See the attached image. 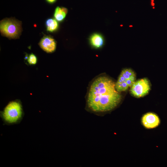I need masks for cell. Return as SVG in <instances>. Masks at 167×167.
Wrapping results in <instances>:
<instances>
[{
	"instance_id": "8fae6325",
	"label": "cell",
	"mask_w": 167,
	"mask_h": 167,
	"mask_svg": "<svg viewBox=\"0 0 167 167\" xmlns=\"http://www.w3.org/2000/svg\"><path fill=\"white\" fill-rule=\"evenodd\" d=\"M128 87L129 86L126 82H116L115 84V88L118 92L125 91L128 89Z\"/></svg>"
},
{
	"instance_id": "8992f818",
	"label": "cell",
	"mask_w": 167,
	"mask_h": 167,
	"mask_svg": "<svg viewBox=\"0 0 167 167\" xmlns=\"http://www.w3.org/2000/svg\"><path fill=\"white\" fill-rule=\"evenodd\" d=\"M39 45L47 53H52L56 48V43L54 40L49 36L43 37L41 40Z\"/></svg>"
},
{
	"instance_id": "7a4b0ae2",
	"label": "cell",
	"mask_w": 167,
	"mask_h": 167,
	"mask_svg": "<svg viewBox=\"0 0 167 167\" xmlns=\"http://www.w3.org/2000/svg\"><path fill=\"white\" fill-rule=\"evenodd\" d=\"M22 114L21 104L18 101H13L10 102L5 108L2 117L6 123L13 124L21 119Z\"/></svg>"
},
{
	"instance_id": "277c9868",
	"label": "cell",
	"mask_w": 167,
	"mask_h": 167,
	"mask_svg": "<svg viewBox=\"0 0 167 167\" xmlns=\"http://www.w3.org/2000/svg\"><path fill=\"white\" fill-rule=\"evenodd\" d=\"M148 80L143 78L135 81L131 87L130 92L134 96L139 98L146 95L150 90Z\"/></svg>"
},
{
	"instance_id": "52a82bcc",
	"label": "cell",
	"mask_w": 167,
	"mask_h": 167,
	"mask_svg": "<svg viewBox=\"0 0 167 167\" xmlns=\"http://www.w3.org/2000/svg\"><path fill=\"white\" fill-rule=\"evenodd\" d=\"M90 41L91 45L94 47L98 48L101 47L104 44V38L98 33L93 34L90 37Z\"/></svg>"
},
{
	"instance_id": "4fadbf2b",
	"label": "cell",
	"mask_w": 167,
	"mask_h": 167,
	"mask_svg": "<svg viewBox=\"0 0 167 167\" xmlns=\"http://www.w3.org/2000/svg\"><path fill=\"white\" fill-rule=\"evenodd\" d=\"M135 79H130L126 80V82L129 86L131 87L135 82Z\"/></svg>"
},
{
	"instance_id": "30bf717a",
	"label": "cell",
	"mask_w": 167,
	"mask_h": 167,
	"mask_svg": "<svg viewBox=\"0 0 167 167\" xmlns=\"http://www.w3.org/2000/svg\"><path fill=\"white\" fill-rule=\"evenodd\" d=\"M120 75L126 80L130 79H135V75L134 71L131 69H126L123 70Z\"/></svg>"
},
{
	"instance_id": "9c48e42d",
	"label": "cell",
	"mask_w": 167,
	"mask_h": 167,
	"mask_svg": "<svg viewBox=\"0 0 167 167\" xmlns=\"http://www.w3.org/2000/svg\"><path fill=\"white\" fill-rule=\"evenodd\" d=\"M66 14L61 9V7L57 6L55 9L54 16L55 19L58 21H62L64 19Z\"/></svg>"
},
{
	"instance_id": "7c38bea8",
	"label": "cell",
	"mask_w": 167,
	"mask_h": 167,
	"mask_svg": "<svg viewBox=\"0 0 167 167\" xmlns=\"http://www.w3.org/2000/svg\"><path fill=\"white\" fill-rule=\"evenodd\" d=\"M28 61L30 64H35L37 62V58L36 56L33 54H31L29 56Z\"/></svg>"
},
{
	"instance_id": "2e32d148",
	"label": "cell",
	"mask_w": 167,
	"mask_h": 167,
	"mask_svg": "<svg viewBox=\"0 0 167 167\" xmlns=\"http://www.w3.org/2000/svg\"><path fill=\"white\" fill-rule=\"evenodd\" d=\"M61 9L62 10V11H63L64 13H65L66 14L68 12V10L67 9L64 7H61Z\"/></svg>"
},
{
	"instance_id": "6da1fadb",
	"label": "cell",
	"mask_w": 167,
	"mask_h": 167,
	"mask_svg": "<svg viewBox=\"0 0 167 167\" xmlns=\"http://www.w3.org/2000/svg\"><path fill=\"white\" fill-rule=\"evenodd\" d=\"M121 96L115 88V84L110 79L101 76L91 84L88 97L89 108L95 112H104L115 108Z\"/></svg>"
},
{
	"instance_id": "3957f363",
	"label": "cell",
	"mask_w": 167,
	"mask_h": 167,
	"mask_svg": "<svg viewBox=\"0 0 167 167\" xmlns=\"http://www.w3.org/2000/svg\"><path fill=\"white\" fill-rule=\"evenodd\" d=\"M0 30L3 35L10 38H16L21 32L20 24L13 19H5L1 21Z\"/></svg>"
},
{
	"instance_id": "9a60e30c",
	"label": "cell",
	"mask_w": 167,
	"mask_h": 167,
	"mask_svg": "<svg viewBox=\"0 0 167 167\" xmlns=\"http://www.w3.org/2000/svg\"><path fill=\"white\" fill-rule=\"evenodd\" d=\"M49 4H53L57 1V0H45Z\"/></svg>"
},
{
	"instance_id": "5bb4252c",
	"label": "cell",
	"mask_w": 167,
	"mask_h": 167,
	"mask_svg": "<svg viewBox=\"0 0 167 167\" xmlns=\"http://www.w3.org/2000/svg\"><path fill=\"white\" fill-rule=\"evenodd\" d=\"M126 79L121 75H120L118 79L117 82L121 83L122 82H126Z\"/></svg>"
},
{
	"instance_id": "ba28073f",
	"label": "cell",
	"mask_w": 167,
	"mask_h": 167,
	"mask_svg": "<svg viewBox=\"0 0 167 167\" xmlns=\"http://www.w3.org/2000/svg\"><path fill=\"white\" fill-rule=\"evenodd\" d=\"M46 25L47 31L50 32L56 31L58 27V24L57 20L53 18H49L47 20Z\"/></svg>"
},
{
	"instance_id": "5b68a950",
	"label": "cell",
	"mask_w": 167,
	"mask_h": 167,
	"mask_svg": "<svg viewBox=\"0 0 167 167\" xmlns=\"http://www.w3.org/2000/svg\"><path fill=\"white\" fill-rule=\"evenodd\" d=\"M144 126L148 129H152L158 126L160 123L158 117L156 114L148 113L145 114L142 118Z\"/></svg>"
}]
</instances>
